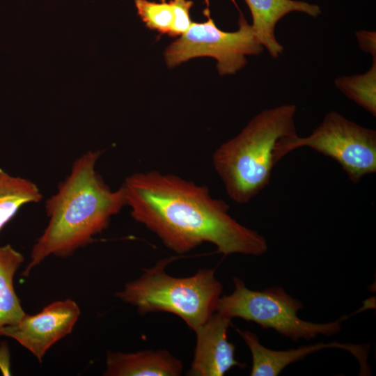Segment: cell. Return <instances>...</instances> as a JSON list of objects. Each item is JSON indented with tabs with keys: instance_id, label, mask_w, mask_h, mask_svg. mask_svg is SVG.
<instances>
[{
	"instance_id": "1",
	"label": "cell",
	"mask_w": 376,
	"mask_h": 376,
	"mask_svg": "<svg viewBox=\"0 0 376 376\" xmlns=\"http://www.w3.org/2000/svg\"><path fill=\"white\" fill-rule=\"evenodd\" d=\"M122 186L131 217L178 254L204 242L224 256H258L267 251L266 239L233 218L228 204L212 197L205 185L150 171L127 176Z\"/></svg>"
},
{
	"instance_id": "2",
	"label": "cell",
	"mask_w": 376,
	"mask_h": 376,
	"mask_svg": "<svg viewBox=\"0 0 376 376\" xmlns=\"http://www.w3.org/2000/svg\"><path fill=\"white\" fill-rule=\"evenodd\" d=\"M101 154L89 150L77 158L69 175L46 200L49 223L32 247L24 276L52 255L66 258L90 244L126 206L123 186L111 190L95 170Z\"/></svg>"
},
{
	"instance_id": "3",
	"label": "cell",
	"mask_w": 376,
	"mask_h": 376,
	"mask_svg": "<svg viewBox=\"0 0 376 376\" xmlns=\"http://www.w3.org/2000/svg\"><path fill=\"white\" fill-rule=\"evenodd\" d=\"M296 111L292 104L263 110L215 150L213 166L232 201L246 204L269 183L281 145L298 136Z\"/></svg>"
},
{
	"instance_id": "4",
	"label": "cell",
	"mask_w": 376,
	"mask_h": 376,
	"mask_svg": "<svg viewBox=\"0 0 376 376\" xmlns=\"http://www.w3.org/2000/svg\"><path fill=\"white\" fill-rule=\"evenodd\" d=\"M176 258L143 269L137 279L126 283L116 297L136 307L139 313L168 312L182 319L194 331L216 312L223 286L214 269H201L188 277H173L165 268Z\"/></svg>"
},
{
	"instance_id": "5",
	"label": "cell",
	"mask_w": 376,
	"mask_h": 376,
	"mask_svg": "<svg viewBox=\"0 0 376 376\" xmlns=\"http://www.w3.org/2000/svg\"><path fill=\"white\" fill-rule=\"evenodd\" d=\"M235 289L219 298L216 312L230 319L240 318L254 322L263 329H272L294 341L310 340L319 334L333 336L342 329V317L334 322L315 323L301 320L297 313L304 305L281 287L263 290L249 289L237 277L233 279Z\"/></svg>"
},
{
	"instance_id": "6",
	"label": "cell",
	"mask_w": 376,
	"mask_h": 376,
	"mask_svg": "<svg viewBox=\"0 0 376 376\" xmlns=\"http://www.w3.org/2000/svg\"><path fill=\"white\" fill-rule=\"evenodd\" d=\"M301 147L311 148L335 160L354 183L376 172L375 130L335 111L327 113L309 135L286 140L281 147V158Z\"/></svg>"
},
{
	"instance_id": "7",
	"label": "cell",
	"mask_w": 376,
	"mask_h": 376,
	"mask_svg": "<svg viewBox=\"0 0 376 376\" xmlns=\"http://www.w3.org/2000/svg\"><path fill=\"white\" fill-rule=\"evenodd\" d=\"M207 16L206 22H192L188 30L166 48L164 56L168 66L173 67L196 57L210 56L217 60L221 75H233L246 65V56L263 52L264 47L241 13L239 28L233 32L219 29Z\"/></svg>"
},
{
	"instance_id": "8",
	"label": "cell",
	"mask_w": 376,
	"mask_h": 376,
	"mask_svg": "<svg viewBox=\"0 0 376 376\" xmlns=\"http://www.w3.org/2000/svg\"><path fill=\"white\" fill-rule=\"evenodd\" d=\"M81 311L72 299L52 302L35 315L26 314L17 324L0 331V336L15 340L42 362L47 351L70 334Z\"/></svg>"
},
{
	"instance_id": "9",
	"label": "cell",
	"mask_w": 376,
	"mask_h": 376,
	"mask_svg": "<svg viewBox=\"0 0 376 376\" xmlns=\"http://www.w3.org/2000/svg\"><path fill=\"white\" fill-rule=\"evenodd\" d=\"M232 319L217 312L198 328L190 376H222L235 366L244 367L235 359V346L228 339Z\"/></svg>"
},
{
	"instance_id": "10",
	"label": "cell",
	"mask_w": 376,
	"mask_h": 376,
	"mask_svg": "<svg viewBox=\"0 0 376 376\" xmlns=\"http://www.w3.org/2000/svg\"><path fill=\"white\" fill-rule=\"evenodd\" d=\"M250 350L252 356L251 376H276L288 365L324 348H341L352 353L358 360L361 373H368V346L342 343L337 341L318 343L288 350H274L263 345L257 335L249 331L236 329Z\"/></svg>"
},
{
	"instance_id": "11",
	"label": "cell",
	"mask_w": 376,
	"mask_h": 376,
	"mask_svg": "<svg viewBox=\"0 0 376 376\" xmlns=\"http://www.w3.org/2000/svg\"><path fill=\"white\" fill-rule=\"evenodd\" d=\"M252 16V27L260 43L269 55L278 58L284 47L275 36L278 22L291 12H300L316 17L321 14L315 4L295 0H245Z\"/></svg>"
},
{
	"instance_id": "12",
	"label": "cell",
	"mask_w": 376,
	"mask_h": 376,
	"mask_svg": "<svg viewBox=\"0 0 376 376\" xmlns=\"http://www.w3.org/2000/svg\"><path fill=\"white\" fill-rule=\"evenodd\" d=\"M182 362L166 350L133 353L107 351L105 376H179Z\"/></svg>"
},
{
	"instance_id": "13",
	"label": "cell",
	"mask_w": 376,
	"mask_h": 376,
	"mask_svg": "<svg viewBox=\"0 0 376 376\" xmlns=\"http://www.w3.org/2000/svg\"><path fill=\"white\" fill-rule=\"evenodd\" d=\"M24 260L10 244L0 246V331L17 324L26 314L14 288V276Z\"/></svg>"
},
{
	"instance_id": "14",
	"label": "cell",
	"mask_w": 376,
	"mask_h": 376,
	"mask_svg": "<svg viewBox=\"0 0 376 376\" xmlns=\"http://www.w3.org/2000/svg\"><path fill=\"white\" fill-rule=\"evenodd\" d=\"M42 195L31 180L0 168V231L24 205L38 203Z\"/></svg>"
},
{
	"instance_id": "15",
	"label": "cell",
	"mask_w": 376,
	"mask_h": 376,
	"mask_svg": "<svg viewBox=\"0 0 376 376\" xmlns=\"http://www.w3.org/2000/svg\"><path fill=\"white\" fill-rule=\"evenodd\" d=\"M334 84L348 98L376 116V56L373 57L372 65L366 72L339 76Z\"/></svg>"
},
{
	"instance_id": "16",
	"label": "cell",
	"mask_w": 376,
	"mask_h": 376,
	"mask_svg": "<svg viewBox=\"0 0 376 376\" xmlns=\"http://www.w3.org/2000/svg\"><path fill=\"white\" fill-rule=\"evenodd\" d=\"M138 15L150 29L171 36L174 12L170 1L135 0Z\"/></svg>"
},
{
	"instance_id": "17",
	"label": "cell",
	"mask_w": 376,
	"mask_h": 376,
	"mask_svg": "<svg viewBox=\"0 0 376 376\" xmlns=\"http://www.w3.org/2000/svg\"><path fill=\"white\" fill-rule=\"evenodd\" d=\"M170 1L175 17L171 36H180L188 30L192 23L189 10L193 6V1L190 0H170Z\"/></svg>"
},
{
	"instance_id": "18",
	"label": "cell",
	"mask_w": 376,
	"mask_h": 376,
	"mask_svg": "<svg viewBox=\"0 0 376 376\" xmlns=\"http://www.w3.org/2000/svg\"><path fill=\"white\" fill-rule=\"evenodd\" d=\"M356 37L362 50L376 56V34L373 31H359L356 32Z\"/></svg>"
}]
</instances>
